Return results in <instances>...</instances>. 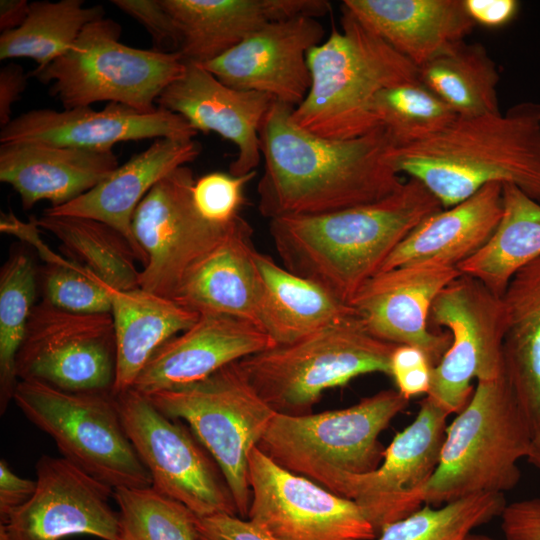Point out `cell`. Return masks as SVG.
Returning <instances> with one entry per match:
<instances>
[{
    "instance_id": "d6a6232c",
    "label": "cell",
    "mask_w": 540,
    "mask_h": 540,
    "mask_svg": "<svg viewBox=\"0 0 540 540\" xmlns=\"http://www.w3.org/2000/svg\"><path fill=\"white\" fill-rule=\"evenodd\" d=\"M418 79L458 117L499 112V73L480 43L458 42L418 67Z\"/></svg>"
},
{
    "instance_id": "6da1fadb",
    "label": "cell",
    "mask_w": 540,
    "mask_h": 540,
    "mask_svg": "<svg viewBox=\"0 0 540 540\" xmlns=\"http://www.w3.org/2000/svg\"><path fill=\"white\" fill-rule=\"evenodd\" d=\"M292 109L274 101L260 127L261 215L328 213L378 201L402 185L396 147L381 126L352 139H326L298 127Z\"/></svg>"
},
{
    "instance_id": "ee69618b",
    "label": "cell",
    "mask_w": 540,
    "mask_h": 540,
    "mask_svg": "<svg viewBox=\"0 0 540 540\" xmlns=\"http://www.w3.org/2000/svg\"><path fill=\"white\" fill-rule=\"evenodd\" d=\"M196 540H275L248 519L215 514L195 519Z\"/></svg>"
},
{
    "instance_id": "74e56055",
    "label": "cell",
    "mask_w": 540,
    "mask_h": 540,
    "mask_svg": "<svg viewBox=\"0 0 540 540\" xmlns=\"http://www.w3.org/2000/svg\"><path fill=\"white\" fill-rule=\"evenodd\" d=\"M506 504L499 493H477L440 506L424 504L387 525L375 540H467L476 528L500 517Z\"/></svg>"
},
{
    "instance_id": "f6af8a7d",
    "label": "cell",
    "mask_w": 540,
    "mask_h": 540,
    "mask_svg": "<svg viewBox=\"0 0 540 540\" xmlns=\"http://www.w3.org/2000/svg\"><path fill=\"white\" fill-rule=\"evenodd\" d=\"M500 518L505 540H540V497L507 503Z\"/></svg>"
},
{
    "instance_id": "e0dca14e",
    "label": "cell",
    "mask_w": 540,
    "mask_h": 540,
    "mask_svg": "<svg viewBox=\"0 0 540 540\" xmlns=\"http://www.w3.org/2000/svg\"><path fill=\"white\" fill-rule=\"evenodd\" d=\"M35 469L34 494L2 524L9 540H119V514L110 504L114 489L62 457L42 455Z\"/></svg>"
},
{
    "instance_id": "cb8c5ba5",
    "label": "cell",
    "mask_w": 540,
    "mask_h": 540,
    "mask_svg": "<svg viewBox=\"0 0 540 540\" xmlns=\"http://www.w3.org/2000/svg\"><path fill=\"white\" fill-rule=\"evenodd\" d=\"M118 166L112 150L43 142L0 146V180L18 193L26 210L42 200L50 202V207L69 203L102 182Z\"/></svg>"
},
{
    "instance_id": "7dc6e473",
    "label": "cell",
    "mask_w": 540,
    "mask_h": 540,
    "mask_svg": "<svg viewBox=\"0 0 540 540\" xmlns=\"http://www.w3.org/2000/svg\"><path fill=\"white\" fill-rule=\"evenodd\" d=\"M464 6L476 24L498 28L513 20L519 3L515 0H464Z\"/></svg>"
},
{
    "instance_id": "f35d334b",
    "label": "cell",
    "mask_w": 540,
    "mask_h": 540,
    "mask_svg": "<svg viewBox=\"0 0 540 540\" xmlns=\"http://www.w3.org/2000/svg\"><path fill=\"white\" fill-rule=\"evenodd\" d=\"M35 246L46 262L41 271L43 300L71 313H111L112 289L85 266L58 255L41 240L38 227L22 237Z\"/></svg>"
},
{
    "instance_id": "8d00e7d4",
    "label": "cell",
    "mask_w": 540,
    "mask_h": 540,
    "mask_svg": "<svg viewBox=\"0 0 540 540\" xmlns=\"http://www.w3.org/2000/svg\"><path fill=\"white\" fill-rule=\"evenodd\" d=\"M374 116L396 148L425 141L450 126L458 116L419 79L380 91Z\"/></svg>"
},
{
    "instance_id": "30bf717a",
    "label": "cell",
    "mask_w": 540,
    "mask_h": 540,
    "mask_svg": "<svg viewBox=\"0 0 540 540\" xmlns=\"http://www.w3.org/2000/svg\"><path fill=\"white\" fill-rule=\"evenodd\" d=\"M13 401L54 440L61 457L85 473L114 490L152 486L124 429L113 392H68L20 380Z\"/></svg>"
},
{
    "instance_id": "b9f144b4",
    "label": "cell",
    "mask_w": 540,
    "mask_h": 540,
    "mask_svg": "<svg viewBox=\"0 0 540 540\" xmlns=\"http://www.w3.org/2000/svg\"><path fill=\"white\" fill-rule=\"evenodd\" d=\"M121 11L140 23L151 35L154 48L160 52H178V29L160 0H113Z\"/></svg>"
},
{
    "instance_id": "bcb514c9",
    "label": "cell",
    "mask_w": 540,
    "mask_h": 540,
    "mask_svg": "<svg viewBox=\"0 0 540 540\" xmlns=\"http://www.w3.org/2000/svg\"><path fill=\"white\" fill-rule=\"evenodd\" d=\"M36 490V480L18 476L2 458L0 460V521L4 524L10 514L25 504Z\"/></svg>"
},
{
    "instance_id": "816d5d0a",
    "label": "cell",
    "mask_w": 540,
    "mask_h": 540,
    "mask_svg": "<svg viewBox=\"0 0 540 540\" xmlns=\"http://www.w3.org/2000/svg\"><path fill=\"white\" fill-rule=\"evenodd\" d=\"M467 540H499L484 534L472 533Z\"/></svg>"
},
{
    "instance_id": "5b68a950",
    "label": "cell",
    "mask_w": 540,
    "mask_h": 540,
    "mask_svg": "<svg viewBox=\"0 0 540 540\" xmlns=\"http://www.w3.org/2000/svg\"><path fill=\"white\" fill-rule=\"evenodd\" d=\"M533 439L505 372L477 381L468 404L447 425L425 504L512 490L521 478L518 462L527 458Z\"/></svg>"
},
{
    "instance_id": "ab89813d",
    "label": "cell",
    "mask_w": 540,
    "mask_h": 540,
    "mask_svg": "<svg viewBox=\"0 0 540 540\" xmlns=\"http://www.w3.org/2000/svg\"><path fill=\"white\" fill-rule=\"evenodd\" d=\"M113 499L119 540H196V515L152 487L115 489Z\"/></svg>"
},
{
    "instance_id": "d4e9b609",
    "label": "cell",
    "mask_w": 540,
    "mask_h": 540,
    "mask_svg": "<svg viewBox=\"0 0 540 540\" xmlns=\"http://www.w3.org/2000/svg\"><path fill=\"white\" fill-rule=\"evenodd\" d=\"M196 140L158 138L144 151L119 165L107 178L73 201L44 213L95 219L122 233L144 266L146 256L132 229L136 208L162 178L194 161L201 152Z\"/></svg>"
},
{
    "instance_id": "60d3db41",
    "label": "cell",
    "mask_w": 540,
    "mask_h": 540,
    "mask_svg": "<svg viewBox=\"0 0 540 540\" xmlns=\"http://www.w3.org/2000/svg\"><path fill=\"white\" fill-rule=\"evenodd\" d=\"M256 171L243 176L210 172L195 180L192 200L197 212L207 221L228 224L239 216L245 202L244 187Z\"/></svg>"
},
{
    "instance_id": "7402d4cb",
    "label": "cell",
    "mask_w": 540,
    "mask_h": 540,
    "mask_svg": "<svg viewBox=\"0 0 540 540\" xmlns=\"http://www.w3.org/2000/svg\"><path fill=\"white\" fill-rule=\"evenodd\" d=\"M274 346L271 337L250 321L223 314H200L190 328L153 354L132 389L149 395L190 384Z\"/></svg>"
},
{
    "instance_id": "277c9868",
    "label": "cell",
    "mask_w": 540,
    "mask_h": 540,
    "mask_svg": "<svg viewBox=\"0 0 540 540\" xmlns=\"http://www.w3.org/2000/svg\"><path fill=\"white\" fill-rule=\"evenodd\" d=\"M311 86L292 121L316 136L346 140L379 127L377 94L418 80V68L341 4L340 29L307 54Z\"/></svg>"
},
{
    "instance_id": "ba28073f",
    "label": "cell",
    "mask_w": 540,
    "mask_h": 540,
    "mask_svg": "<svg viewBox=\"0 0 540 540\" xmlns=\"http://www.w3.org/2000/svg\"><path fill=\"white\" fill-rule=\"evenodd\" d=\"M121 27L101 18L88 24L65 55L32 76L50 84V93L64 109L108 101L142 113L157 109L163 90L185 69L179 52L127 46L119 41Z\"/></svg>"
},
{
    "instance_id": "44dd1931",
    "label": "cell",
    "mask_w": 540,
    "mask_h": 540,
    "mask_svg": "<svg viewBox=\"0 0 540 540\" xmlns=\"http://www.w3.org/2000/svg\"><path fill=\"white\" fill-rule=\"evenodd\" d=\"M184 62L183 73L163 90L156 106L180 115L196 132H214L232 142L237 154L230 174L255 171L262 158L260 127L275 100L229 87L202 64Z\"/></svg>"
},
{
    "instance_id": "836d02e7",
    "label": "cell",
    "mask_w": 540,
    "mask_h": 540,
    "mask_svg": "<svg viewBox=\"0 0 540 540\" xmlns=\"http://www.w3.org/2000/svg\"><path fill=\"white\" fill-rule=\"evenodd\" d=\"M36 223L60 241L68 259L85 266L111 288L126 291L140 287L137 257L118 230L91 218L46 213Z\"/></svg>"
},
{
    "instance_id": "f5cc1de1",
    "label": "cell",
    "mask_w": 540,
    "mask_h": 540,
    "mask_svg": "<svg viewBox=\"0 0 540 540\" xmlns=\"http://www.w3.org/2000/svg\"><path fill=\"white\" fill-rule=\"evenodd\" d=\"M0 540H9L6 530L2 524L0 525Z\"/></svg>"
},
{
    "instance_id": "3957f363",
    "label": "cell",
    "mask_w": 540,
    "mask_h": 540,
    "mask_svg": "<svg viewBox=\"0 0 540 540\" xmlns=\"http://www.w3.org/2000/svg\"><path fill=\"white\" fill-rule=\"evenodd\" d=\"M397 171L422 182L444 209L489 183L511 184L540 203V103L458 117L437 135L395 148Z\"/></svg>"
},
{
    "instance_id": "c3c4849f",
    "label": "cell",
    "mask_w": 540,
    "mask_h": 540,
    "mask_svg": "<svg viewBox=\"0 0 540 540\" xmlns=\"http://www.w3.org/2000/svg\"><path fill=\"white\" fill-rule=\"evenodd\" d=\"M28 76L20 65L9 63L0 70V124L6 126L11 120L13 104L20 99L27 85Z\"/></svg>"
},
{
    "instance_id": "484cf974",
    "label": "cell",
    "mask_w": 540,
    "mask_h": 540,
    "mask_svg": "<svg viewBox=\"0 0 540 540\" xmlns=\"http://www.w3.org/2000/svg\"><path fill=\"white\" fill-rule=\"evenodd\" d=\"M342 5L417 68L464 41L476 25L464 0H344Z\"/></svg>"
},
{
    "instance_id": "8fae6325",
    "label": "cell",
    "mask_w": 540,
    "mask_h": 540,
    "mask_svg": "<svg viewBox=\"0 0 540 540\" xmlns=\"http://www.w3.org/2000/svg\"><path fill=\"white\" fill-rule=\"evenodd\" d=\"M124 429L152 479V488L197 517L237 515L225 478L188 425L158 410L142 393L115 395Z\"/></svg>"
},
{
    "instance_id": "9c48e42d",
    "label": "cell",
    "mask_w": 540,
    "mask_h": 540,
    "mask_svg": "<svg viewBox=\"0 0 540 540\" xmlns=\"http://www.w3.org/2000/svg\"><path fill=\"white\" fill-rule=\"evenodd\" d=\"M169 418L185 422L219 466L237 514L251 500L249 459L276 412L247 380L238 362L186 385L145 395Z\"/></svg>"
},
{
    "instance_id": "9a60e30c",
    "label": "cell",
    "mask_w": 540,
    "mask_h": 540,
    "mask_svg": "<svg viewBox=\"0 0 540 540\" xmlns=\"http://www.w3.org/2000/svg\"><path fill=\"white\" fill-rule=\"evenodd\" d=\"M247 518L275 540H375L359 506L296 475L257 447L249 459Z\"/></svg>"
},
{
    "instance_id": "681fc988",
    "label": "cell",
    "mask_w": 540,
    "mask_h": 540,
    "mask_svg": "<svg viewBox=\"0 0 540 540\" xmlns=\"http://www.w3.org/2000/svg\"><path fill=\"white\" fill-rule=\"evenodd\" d=\"M30 4L26 0L0 1V29L2 32L21 26L29 13Z\"/></svg>"
},
{
    "instance_id": "7a4b0ae2",
    "label": "cell",
    "mask_w": 540,
    "mask_h": 540,
    "mask_svg": "<svg viewBox=\"0 0 540 540\" xmlns=\"http://www.w3.org/2000/svg\"><path fill=\"white\" fill-rule=\"evenodd\" d=\"M442 209L422 182L409 177L393 193L372 203L273 218L269 233L284 268L349 305L396 247Z\"/></svg>"
},
{
    "instance_id": "d590c367",
    "label": "cell",
    "mask_w": 540,
    "mask_h": 540,
    "mask_svg": "<svg viewBox=\"0 0 540 540\" xmlns=\"http://www.w3.org/2000/svg\"><path fill=\"white\" fill-rule=\"evenodd\" d=\"M37 274L23 250L10 253L0 270V414L19 383L16 362L35 304Z\"/></svg>"
},
{
    "instance_id": "ac0fdd59",
    "label": "cell",
    "mask_w": 540,
    "mask_h": 540,
    "mask_svg": "<svg viewBox=\"0 0 540 540\" xmlns=\"http://www.w3.org/2000/svg\"><path fill=\"white\" fill-rule=\"evenodd\" d=\"M454 267L410 264L378 272L349 305L375 337L423 350L433 367L451 343V335L429 330L430 309L437 295L460 275Z\"/></svg>"
},
{
    "instance_id": "603a6c76",
    "label": "cell",
    "mask_w": 540,
    "mask_h": 540,
    "mask_svg": "<svg viewBox=\"0 0 540 540\" xmlns=\"http://www.w3.org/2000/svg\"><path fill=\"white\" fill-rule=\"evenodd\" d=\"M172 17L184 61L205 64L231 50L269 23L319 18L327 0H160Z\"/></svg>"
},
{
    "instance_id": "d6986e66",
    "label": "cell",
    "mask_w": 540,
    "mask_h": 540,
    "mask_svg": "<svg viewBox=\"0 0 540 540\" xmlns=\"http://www.w3.org/2000/svg\"><path fill=\"white\" fill-rule=\"evenodd\" d=\"M324 36L318 18L276 21L203 66L229 87L264 93L295 108L311 86L307 54Z\"/></svg>"
},
{
    "instance_id": "f546056e",
    "label": "cell",
    "mask_w": 540,
    "mask_h": 540,
    "mask_svg": "<svg viewBox=\"0 0 540 540\" xmlns=\"http://www.w3.org/2000/svg\"><path fill=\"white\" fill-rule=\"evenodd\" d=\"M255 262L261 279L258 325L276 345L299 341L355 313L321 285L288 271L272 257L257 251Z\"/></svg>"
},
{
    "instance_id": "f1b7e54d",
    "label": "cell",
    "mask_w": 540,
    "mask_h": 540,
    "mask_svg": "<svg viewBox=\"0 0 540 540\" xmlns=\"http://www.w3.org/2000/svg\"><path fill=\"white\" fill-rule=\"evenodd\" d=\"M116 341L113 394L132 389L138 376L167 341L190 328L200 314L141 287L111 292Z\"/></svg>"
},
{
    "instance_id": "7c38bea8",
    "label": "cell",
    "mask_w": 540,
    "mask_h": 540,
    "mask_svg": "<svg viewBox=\"0 0 540 540\" xmlns=\"http://www.w3.org/2000/svg\"><path fill=\"white\" fill-rule=\"evenodd\" d=\"M429 319L449 330L451 343L432 368L426 397L449 415L458 414L471 399L473 379H494L504 371L502 300L460 274L437 295Z\"/></svg>"
},
{
    "instance_id": "83f0119b",
    "label": "cell",
    "mask_w": 540,
    "mask_h": 540,
    "mask_svg": "<svg viewBox=\"0 0 540 540\" xmlns=\"http://www.w3.org/2000/svg\"><path fill=\"white\" fill-rule=\"evenodd\" d=\"M502 212L503 185L489 183L466 200L421 222L380 271L421 263L457 268L489 241Z\"/></svg>"
},
{
    "instance_id": "f907efd6",
    "label": "cell",
    "mask_w": 540,
    "mask_h": 540,
    "mask_svg": "<svg viewBox=\"0 0 540 540\" xmlns=\"http://www.w3.org/2000/svg\"><path fill=\"white\" fill-rule=\"evenodd\" d=\"M526 459L531 465L540 469V436L533 439Z\"/></svg>"
},
{
    "instance_id": "7bdbcfd3",
    "label": "cell",
    "mask_w": 540,
    "mask_h": 540,
    "mask_svg": "<svg viewBox=\"0 0 540 540\" xmlns=\"http://www.w3.org/2000/svg\"><path fill=\"white\" fill-rule=\"evenodd\" d=\"M432 368L426 353L411 345H397L390 357V375L399 393L410 400L428 394Z\"/></svg>"
},
{
    "instance_id": "4dcf8cb0",
    "label": "cell",
    "mask_w": 540,
    "mask_h": 540,
    "mask_svg": "<svg viewBox=\"0 0 540 540\" xmlns=\"http://www.w3.org/2000/svg\"><path fill=\"white\" fill-rule=\"evenodd\" d=\"M501 300L503 368L535 438L540 436V258L513 276Z\"/></svg>"
},
{
    "instance_id": "1f68e13d",
    "label": "cell",
    "mask_w": 540,
    "mask_h": 540,
    "mask_svg": "<svg viewBox=\"0 0 540 540\" xmlns=\"http://www.w3.org/2000/svg\"><path fill=\"white\" fill-rule=\"evenodd\" d=\"M540 258V203L511 184L503 185V212L489 241L460 263L461 274L479 280L502 297L510 280Z\"/></svg>"
},
{
    "instance_id": "ffe728a7",
    "label": "cell",
    "mask_w": 540,
    "mask_h": 540,
    "mask_svg": "<svg viewBox=\"0 0 540 540\" xmlns=\"http://www.w3.org/2000/svg\"><path fill=\"white\" fill-rule=\"evenodd\" d=\"M196 132L180 115L157 107L149 113L108 103L102 110L90 106L56 111L33 109L1 129L0 142H43L92 150H112L114 144L143 139L193 140Z\"/></svg>"
},
{
    "instance_id": "52a82bcc",
    "label": "cell",
    "mask_w": 540,
    "mask_h": 540,
    "mask_svg": "<svg viewBox=\"0 0 540 540\" xmlns=\"http://www.w3.org/2000/svg\"><path fill=\"white\" fill-rule=\"evenodd\" d=\"M396 344L372 335L351 314L287 345L238 361L249 383L279 414L311 413L322 393L370 373L390 375Z\"/></svg>"
},
{
    "instance_id": "e575fe53",
    "label": "cell",
    "mask_w": 540,
    "mask_h": 540,
    "mask_svg": "<svg viewBox=\"0 0 540 540\" xmlns=\"http://www.w3.org/2000/svg\"><path fill=\"white\" fill-rule=\"evenodd\" d=\"M82 0L35 1L18 28L2 32L0 59L26 57L41 71L72 49L83 29L104 18L101 5L84 7Z\"/></svg>"
},
{
    "instance_id": "4fadbf2b",
    "label": "cell",
    "mask_w": 540,
    "mask_h": 540,
    "mask_svg": "<svg viewBox=\"0 0 540 540\" xmlns=\"http://www.w3.org/2000/svg\"><path fill=\"white\" fill-rule=\"evenodd\" d=\"M193 171L181 166L162 178L135 210L132 229L146 256L140 287L173 299L185 277L231 232L204 219L192 200Z\"/></svg>"
},
{
    "instance_id": "4316f807",
    "label": "cell",
    "mask_w": 540,
    "mask_h": 540,
    "mask_svg": "<svg viewBox=\"0 0 540 540\" xmlns=\"http://www.w3.org/2000/svg\"><path fill=\"white\" fill-rule=\"evenodd\" d=\"M252 234L240 216L224 240L192 268L172 300L198 314H223L259 326L261 279Z\"/></svg>"
},
{
    "instance_id": "8992f818",
    "label": "cell",
    "mask_w": 540,
    "mask_h": 540,
    "mask_svg": "<svg viewBox=\"0 0 540 540\" xmlns=\"http://www.w3.org/2000/svg\"><path fill=\"white\" fill-rule=\"evenodd\" d=\"M408 402L397 389H386L342 409L276 413L257 448L282 468L344 497L350 477L381 464L379 436Z\"/></svg>"
},
{
    "instance_id": "2e32d148",
    "label": "cell",
    "mask_w": 540,
    "mask_h": 540,
    "mask_svg": "<svg viewBox=\"0 0 540 540\" xmlns=\"http://www.w3.org/2000/svg\"><path fill=\"white\" fill-rule=\"evenodd\" d=\"M449 414L425 397L415 419L385 448L374 471L350 477L344 497L353 500L377 533L425 504L439 462Z\"/></svg>"
},
{
    "instance_id": "5bb4252c",
    "label": "cell",
    "mask_w": 540,
    "mask_h": 540,
    "mask_svg": "<svg viewBox=\"0 0 540 540\" xmlns=\"http://www.w3.org/2000/svg\"><path fill=\"white\" fill-rule=\"evenodd\" d=\"M20 380L68 392H113L116 341L111 313L78 314L45 300L29 318L16 362Z\"/></svg>"
}]
</instances>
